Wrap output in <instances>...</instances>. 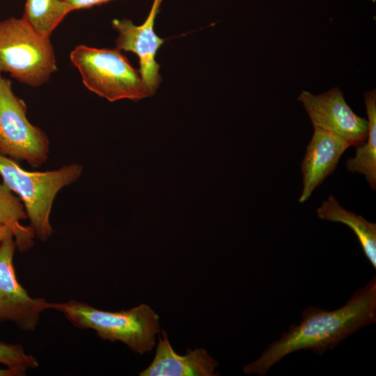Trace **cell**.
<instances>
[{"label":"cell","mask_w":376,"mask_h":376,"mask_svg":"<svg viewBox=\"0 0 376 376\" xmlns=\"http://www.w3.org/2000/svg\"><path fill=\"white\" fill-rule=\"evenodd\" d=\"M9 235H13L11 228L6 225H0V242Z\"/></svg>","instance_id":"19"},{"label":"cell","mask_w":376,"mask_h":376,"mask_svg":"<svg viewBox=\"0 0 376 376\" xmlns=\"http://www.w3.org/2000/svg\"><path fill=\"white\" fill-rule=\"evenodd\" d=\"M349 144L339 136L314 128L301 164L303 189L298 201L306 202L313 191L334 172Z\"/></svg>","instance_id":"10"},{"label":"cell","mask_w":376,"mask_h":376,"mask_svg":"<svg viewBox=\"0 0 376 376\" xmlns=\"http://www.w3.org/2000/svg\"><path fill=\"white\" fill-rule=\"evenodd\" d=\"M83 166L78 163L45 171H29L17 162L0 155L3 182L22 202L36 238L47 240L53 233L50 224L52 206L58 192L78 180Z\"/></svg>","instance_id":"3"},{"label":"cell","mask_w":376,"mask_h":376,"mask_svg":"<svg viewBox=\"0 0 376 376\" xmlns=\"http://www.w3.org/2000/svg\"><path fill=\"white\" fill-rule=\"evenodd\" d=\"M162 1L153 0L146 21L140 26L134 24L127 19H115L112 21L113 27L118 32L116 40V48L132 52L138 56L140 64L139 71L151 95L155 93L162 81L159 72L160 65L155 58L164 39L155 33L154 25Z\"/></svg>","instance_id":"9"},{"label":"cell","mask_w":376,"mask_h":376,"mask_svg":"<svg viewBox=\"0 0 376 376\" xmlns=\"http://www.w3.org/2000/svg\"><path fill=\"white\" fill-rule=\"evenodd\" d=\"M320 219L341 223L347 226L356 235L364 255L376 268V224L342 207L332 195L317 209Z\"/></svg>","instance_id":"12"},{"label":"cell","mask_w":376,"mask_h":376,"mask_svg":"<svg viewBox=\"0 0 376 376\" xmlns=\"http://www.w3.org/2000/svg\"><path fill=\"white\" fill-rule=\"evenodd\" d=\"M26 372L25 370L8 367L0 368V376H22L26 375Z\"/></svg>","instance_id":"18"},{"label":"cell","mask_w":376,"mask_h":376,"mask_svg":"<svg viewBox=\"0 0 376 376\" xmlns=\"http://www.w3.org/2000/svg\"><path fill=\"white\" fill-rule=\"evenodd\" d=\"M297 100L302 104L314 128L339 136L350 146H359L367 140L368 120L353 112L338 87L318 95L302 91Z\"/></svg>","instance_id":"7"},{"label":"cell","mask_w":376,"mask_h":376,"mask_svg":"<svg viewBox=\"0 0 376 376\" xmlns=\"http://www.w3.org/2000/svg\"><path fill=\"white\" fill-rule=\"evenodd\" d=\"M27 107L12 89L10 79L0 75V155L33 168L49 158L47 135L27 118Z\"/></svg>","instance_id":"6"},{"label":"cell","mask_w":376,"mask_h":376,"mask_svg":"<svg viewBox=\"0 0 376 376\" xmlns=\"http://www.w3.org/2000/svg\"><path fill=\"white\" fill-rule=\"evenodd\" d=\"M376 322V279L357 289L347 302L334 311L310 306L298 324L269 344L254 361L246 364V374L265 375L287 355L301 350L318 355L334 349L358 330Z\"/></svg>","instance_id":"1"},{"label":"cell","mask_w":376,"mask_h":376,"mask_svg":"<svg viewBox=\"0 0 376 376\" xmlns=\"http://www.w3.org/2000/svg\"><path fill=\"white\" fill-rule=\"evenodd\" d=\"M27 218L19 198L14 195L3 182H0V225H6L11 228L16 246L22 252L31 249L36 238L32 228L20 223Z\"/></svg>","instance_id":"14"},{"label":"cell","mask_w":376,"mask_h":376,"mask_svg":"<svg viewBox=\"0 0 376 376\" xmlns=\"http://www.w3.org/2000/svg\"><path fill=\"white\" fill-rule=\"evenodd\" d=\"M13 235L0 242V320L10 321L21 330L36 329L42 313L49 309L50 302L33 298L18 282L13 258L16 249Z\"/></svg>","instance_id":"8"},{"label":"cell","mask_w":376,"mask_h":376,"mask_svg":"<svg viewBox=\"0 0 376 376\" xmlns=\"http://www.w3.org/2000/svg\"><path fill=\"white\" fill-rule=\"evenodd\" d=\"M71 11L65 0H26L22 18L36 32L49 38Z\"/></svg>","instance_id":"15"},{"label":"cell","mask_w":376,"mask_h":376,"mask_svg":"<svg viewBox=\"0 0 376 376\" xmlns=\"http://www.w3.org/2000/svg\"><path fill=\"white\" fill-rule=\"evenodd\" d=\"M111 1L113 0H65L72 11L78 9L89 8L94 6H99Z\"/></svg>","instance_id":"17"},{"label":"cell","mask_w":376,"mask_h":376,"mask_svg":"<svg viewBox=\"0 0 376 376\" xmlns=\"http://www.w3.org/2000/svg\"><path fill=\"white\" fill-rule=\"evenodd\" d=\"M0 363L8 368L26 370L39 366L36 358L25 352L20 344H10L0 341Z\"/></svg>","instance_id":"16"},{"label":"cell","mask_w":376,"mask_h":376,"mask_svg":"<svg viewBox=\"0 0 376 376\" xmlns=\"http://www.w3.org/2000/svg\"><path fill=\"white\" fill-rule=\"evenodd\" d=\"M49 309L61 313L75 327L93 329L104 340L120 341L140 354L152 350L160 331L158 315L144 304L127 311H107L70 299L50 302Z\"/></svg>","instance_id":"2"},{"label":"cell","mask_w":376,"mask_h":376,"mask_svg":"<svg viewBox=\"0 0 376 376\" xmlns=\"http://www.w3.org/2000/svg\"><path fill=\"white\" fill-rule=\"evenodd\" d=\"M364 102L368 123V136L366 143L356 147L354 157L348 158L345 167L351 173L363 174L370 188H376V92L365 93Z\"/></svg>","instance_id":"13"},{"label":"cell","mask_w":376,"mask_h":376,"mask_svg":"<svg viewBox=\"0 0 376 376\" xmlns=\"http://www.w3.org/2000/svg\"><path fill=\"white\" fill-rule=\"evenodd\" d=\"M159 336L155 357L140 376H213L218 362L205 349H189L185 355L177 354L171 347L166 333Z\"/></svg>","instance_id":"11"},{"label":"cell","mask_w":376,"mask_h":376,"mask_svg":"<svg viewBox=\"0 0 376 376\" xmlns=\"http://www.w3.org/2000/svg\"><path fill=\"white\" fill-rule=\"evenodd\" d=\"M56 70L49 38L36 32L22 17L0 21V75L8 72L18 81L38 87Z\"/></svg>","instance_id":"4"},{"label":"cell","mask_w":376,"mask_h":376,"mask_svg":"<svg viewBox=\"0 0 376 376\" xmlns=\"http://www.w3.org/2000/svg\"><path fill=\"white\" fill-rule=\"evenodd\" d=\"M70 61L79 70L86 87L110 102L139 100L151 96L139 71L116 49L77 46Z\"/></svg>","instance_id":"5"}]
</instances>
